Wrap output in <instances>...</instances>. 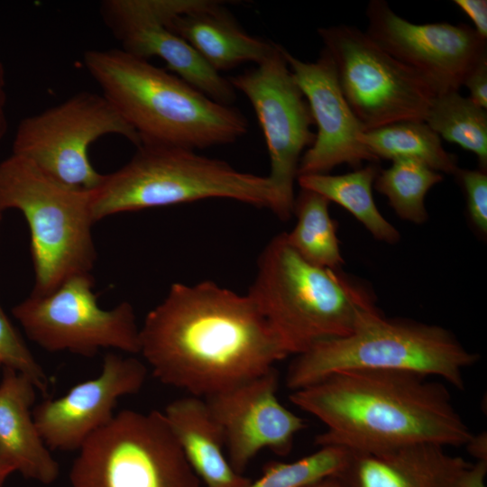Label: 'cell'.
<instances>
[{"instance_id":"1","label":"cell","mask_w":487,"mask_h":487,"mask_svg":"<svg viewBox=\"0 0 487 487\" xmlns=\"http://www.w3.org/2000/svg\"><path fill=\"white\" fill-rule=\"evenodd\" d=\"M140 352L161 383L205 398L289 355L252 299L211 280L175 282L140 327Z\"/></svg>"},{"instance_id":"2","label":"cell","mask_w":487,"mask_h":487,"mask_svg":"<svg viewBox=\"0 0 487 487\" xmlns=\"http://www.w3.org/2000/svg\"><path fill=\"white\" fill-rule=\"evenodd\" d=\"M322 421L318 446L379 452L416 444L462 446L472 437L444 383L405 372L341 371L289 395Z\"/></svg>"},{"instance_id":"3","label":"cell","mask_w":487,"mask_h":487,"mask_svg":"<svg viewBox=\"0 0 487 487\" xmlns=\"http://www.w3.org/2000/svg\"><path fill=\"white\" fill-rule=\"evenodd\" d=\"M83 63L140 145L196 151L232 143L247 132V120L237 108L120 48L86 51Z\"/></svg>"},{"instance_id":"4","label":"cell","mask_w":487,"mask_h":487,"mask_svg":"<svg viewBox=\"0 0 487 487\" xmlns=\"http://www.w3.org/2000/svg\"><path fill=\"white\" fill-rule=\"evenodd\" d=\"M247 295L289 355L346 336L382 315L366 284L341 269L308 262L289 244L285 233L275 235L261 253Z\"/></svg>"},{"instance_id":"5","label":"cell","mask_w":487,"mask_h":487,"mask_svg":"<svg viewBox=\"0 0 487 487\" xmlns=\"http://www.w3.org/2000/svg\"><path fill=\"white\" fill-rule=\"evenodd\" d=\"M136 148L128 162L105 174L92 189L95 222L119 213L210 198L276 211V193L268 176L240 171L226 161L185 148L154 144Z\"/></svg>"},{"instance_id":"6","label":"cell","mask_w":487,"mask_h":487,"mask_svg":"<svg viewBox=\"0 0 487 487\" xmlns=\"http://www.w3.org/2000/svg\"><path fill=\"white\" fill-rule=\"evenodd\" d=\"M478 361L449 330L404 318L375 317L352 334L321 341L296 355L286 373L292 391L341 371H391L436 376L458 390Z\"/></svg>"},{"instance_id":"7","label":"cell","mask_w":487,"mask_h":487,"mask_svg":"<svg viewBox=\"0 0 487 487\" xmlns=\"http://www.w3.org/2000/svg\"><path fill=\"white\" fill-rule=\"evenodd\" d=\"M91 198L92 190L62 184L22 156L0 161V211L19 210L30 230L31 294L47 295L74 275L91 273L97 257Z\"/></svg>"},{"instance_id":"8","label":"cell","mask_w":487,"mask_h":487,"mask_svg":"<svg viewBox=\"0 0 487 487\" xmlns=\"http://www.w3.org/2000/svg\"><path fill=\"white\" fill-rule=\"evenodd\" d=\"M71 487H200L162 412L123 409L78 450Z\"/></svg>"},{"instance_id":"9","label":"cell","mask_w":487,"mask_h":487,"mask_svg":"<svg viewBox=\"0 0 487 487\" xmlns=\"http://www.w3.org/2000/svg\"><path fill=\"white\" fill-rule=\"evenodd\" d=\"M317 33L363 132L425 121L436 94L420 75L354 25L321 27Z\"/></svg>"},{"instance_id":"10","label":"cell","mask_w":487,"mask_h":487,"mask_svg":"<svg viewBox=\"0 0 487 487\" xmlns=\"http://www.w3.org/2000/svg\"><path fill=\"white\" fill-rule=\"evenodd\" d=\"M118 134L136 147L140 139L100 93L79 91L16 127L12 153L33 163L53 179L69 187L95 189L102 181L88 158L97 139Z\"/></svg>"},{"instance_id":"11","label":"cell","mask_w":487,"mask_h":487,"mask_svg":"<svg viewBox=\"0 0 487 487\" xmlns=\"http://www.w3.org/2000/svg\"><path fill=\"white\" fill-rule=\"evenodd\" d=\"M91 273L74 275L47 295L31 294L12 313L30 340L48 352L91 357L101 349L140 352V327L133 307L98 305Z\"/></svg>"},{"instance_id":"12","label":"cell","mask_w":487,"mask_h":487,"mask_svg":"<svg viewBox=\"0 0 487 487\" xmlns=\"http://www.w3.org/2000/svg\"><path fill=\"white\" fill-rule=\"evenodd\" d=\"M276 43L271 55L256 68L228 78L251 103L262 128L270 157V179L277 198L274 215L282 221L292 216L294 183L300 159L315 140L308 104Z\"/></svg>"},{"instance_id":"13","label":"cell","mask_w":487,"mask_h":487,"mask_svg":"<svg viewBox=\"0 0 487 487\" xmlns=\"http://www.w3.org/2000/svg\"><path fill=\"white\" fill-rule=\"evenodd\" d=\"M365 13V32L420 75L436 95L459 91L473 69L487 58V40L466 23H414L384 0H371Z\"/></svg>"},{"instance_id":"14","label":"cell","mask_w":487,"mask_h":487,"mask_svg":"<svg viewBox=\"0 0 487 487\" xmlns=\"http://www.w3.org/2000/svg\"><path fill=\"white\" fill-rule=\"evenodd\" d=\"M192 0H105L100 16L124 51L147 60L158 57L169 70L225 106L236 99L228 78L213 69L181 37L167 26L173 14Z\"/></svg>"},{"instance_id":"15","label":"cell","mask_w":487,"mask_h":487,"mask_svg":"<svg viewBox=\"0 0 487 487\" xmlns=\"http://www.w3.org/2000/svg\"><path fill=\"white\" fill-rule=\"evenodd\" d=\"M279 372H267L223 391L203 398L224 435L227 459L244 474L263 449L280 456L292 450L306 421L277 398Z\"/></svg>"},{"instance_id":"16","label":"cell","mask_w":487,"mask_h":487,"mask_svg":"<svg viewBox=\"0 0 487 487\" xmlns=\"http://www.w3.org/2000/svg\"><path fill=\"white\" fill-rule=\"evenodd\" d=\"M147 372L137 358L108 353L98 376L78 383L59 398L37 404L32 417L47 447L78 451L113 418L120 398L141 391Z\"/></svg>"},{"instance_id":"17","label":"cell","mask_w":487,"mask_h":487,"mask_svg":"<svg viewBox=\"0 0 487 487\" xmlns=\"http://www.w3.org/2000/svg\"><path fill=\"white\" fill-rule=\"evenodd\" d=\"M283 53L317 128L314 142L300 159L298 176L328 174L341 164L359 168L363 161H378L358 140L363 128L341 91L326 51L313 62L298 59L285 48Z\"/></svg>"},{"instance_id":"18","label":"cell","mask_w":487,"mask_h":487,"mask_svg":"<svg viewBox=\"0 0 487 487\" xmlns=\"http://www.w3.org/2000/svg\"><path fill=\"white\" fill-rule=\"evenodd\" d=\"M465 459L436 444H416L379 452H352L337 474L347 487H454Z\"/></svg>"},{"instance_id":"19","label":"cell","mask_w":487,"mask_h":487,"mask_svg":"<svg viewBox=\"0 0 487 487\" xmlns=\"http://www.w3.org/2000/svg\"><path fill=\"white\" fill-rule=\"evenodd\" d=\"M167 26L218 73L247 62L259 65L276 47L244 31L221 1L193 0L189 7L170 16Z\"/></svg>"},{"instance_id":"20","label":"cell","mask_w":487,"mask_h":487,"mask_svg":"<svg viewBox=\"0 0 487 487\" xmlns=\"http://www.w3.org/2000/svg\"><path fill=\"white\" fill-rule=\"evenodd\" d=\"M36 391L27 377L4 367L0 381V458L24 478L50 485L58 479L60 466L32 417Z\"/></svg>"},{"instance_id":"21","label":"cell","mask_w":487,"mask_h":487,"mask_svg":"<svg viewBox=\"0 0 487 487\" xmlns=\"http://www.w3.org/2000/svg\"><path fill=\"white\" fill-rule=\"evenodd\" d=\"M162 413L204 487H246L251 482L231 466L222 430L203 398L177 399Z\"/></svg>"},{"instance_id":"22","label":"cell","mask_w":487,"mask_h":487,"mask_svg":"<svg viewBox=\"0 0 487 487\" xmlns=\"http://www.w3.org/2000/svg\"><path fill=\"white\" fill-rule=\"evenodd\" d=\"M379 171L376 162H372L342 175H300L297 181L300 188L315 191L345 208L377 240L396 244L400 234L381 214L372 197V186Z\"/></svg>"},{"instance_id":"23","label":"cell","mask_w":487,"mask_h":487,"mask_svg":"<svg viewBox=\"0 0 487 487\" xmlns=\"http://www.w3.org/2000/svg\"><path fill=\"white\" fill-rule=\"evenodd\" d=\"M358 140L378 161L412 159L447 174L458 169L455 155L445 150L441 138L424 121H403L364 131Z\"/></svg>"},{"instance_id":"24","label":"cell","mask_w":487,"mask_h":487,"mask_svg":"<svg viewBox=\"0 0 487 487\" xmlns=\"http://www.w3.org/2000/svg\"><path fill=\"white\" fill-rule=\"evenodd\" d=\"M330 201L306 188L295 197L294 228L285 233L289 244L306 261L317 266L341 269L344 259L336 235V224L329 215Z\"/></svg>"},{"instance_id":"25","label":"cell","mask_w":487,"mask_h":487,"mask_svg":"<svg viewBox=\"0 0 487 487\" xmlns=\"http://www.w3.org/2000/svg\"><path fill=\"white\" fill-rule=\"evenodd\" d=\"M440 138L458 144L477 157L487 170V110L459 91L436 95L424 121Z\"/></svg>"},{"instance_id":"26","label":"cell","mask_w":487,"mask_h":487,"mask_svg":"<svg viewBox=\"0 0 487 487\" xmlns=\"http://www.w3.org/2000/svg\"><path fill=\"white\" fill-rule=\"evenodd\" d=\"M443 179V175L412 159L392 161L391 167L380 170L374 188L383 194L395 213L402 219L420 225L428 215L425 198L428 190Z\"/></svg>"},{"instance_id":"27","label":"cell","mask_w":487,"mask_h":487,"mask_svg":"<svg viewBox=\"0 0 487 487\" xmlns=\"http://www.w3.org/2000/svg\"><path fill=\"white\" fill-rule=\"evenodd\" d=\"M351 451L336 446H322L312 454L292 462H269L262 475L246 487H305L339 474L347 464Z\"/></svg>"},{"instance_id":"28","label":"cell","mask_w":487,"mask_h":487,"mask_svg":"<svg viewBox=\"0 0 487 487\" xmlns=\"http://www.w3.org/2000/svg\"><path fill=\"white\" fill-rule=\"evenodd\" d=\"M0 363L27 377L43 395L50 379L0 305Z\"/></svg>"},{"instance_id":"29","label":"cell","mask_w":487,"mask_h":487,"mask_svg":"<svg viewBox=\"0 0 487 487\" xmlns=\"http://www.w3.org/2000/svg\"><path fill=\"white\" fill-rule=\"evenodd\" d=\"M466 197L467 210L473 226L482 234L487 233V171L457 169L455 174Z\"/></svg>"},{"instance_id":"30","label":"cell","mask_w":487,"mask_h":487,"mask_svg":"<svg viewBox=\"0 0 487 487\" xmlns=\"http://www.w3.org/2000/svg\"><path fill=\"white\" fill-rule=\"evenodd\" d=\"M470 92L469 98L487 110V58L482 60L468 74L464 85Z\"/></svg>"},{"instance_id":"31","label":"cell","mask_w":487,"mask_h":487,"mask_svg":"<svg viewBox=\"0 0 487 487\" xmlns=\"http://www.w3.org/2000/svg\"><path fill=\"white\" fill-rule=\"evenodd\" d=\"M473 23L474 30L487 40V1L486 0H454Z\"/></svg>"},{"instance_id":"32","label":"cell","mask_w":487,"mask_h":487,"mask_svg":"<svg viewBox=\"0 0 487 487\" xmlns=\"http://www.w3.org/2000/svg\"><path fill=\"white\" fill-rule=\"evenodd\" d=\"M487 461H476L464 469L455 480L454 487H486Z\"/></svg>"},{"instance_id":"33","label":"cell","mask_w":487,"mask_h":487,"mask_svg":"<svg viewBox=\"0 0 487 487\" xmlns=\"http://www.w3.org/2000/svg\"><path fill=\"white\" fill-rule=\"evenodd\" d=\"M468 453L477 461H487V433L485 431L472 437L464 445Z\"/></svg>"},{"instance_id":"34","label":"cell","mask_w":487,"mask_h":487,"mask_svg":"<svg viewBox=\"0 0 487 487\" xmlns=\"http://www.w3.org/2000/svg\"><path fill=\"white\" fill-rule=\"evenodd\" d=\"M6 99L5 74L4 66L0 60V142L6 135L8 128Z\"/></svg>"},{"instance_id":"35","label":"cell","mask_w":487,"mask_h":487,"mask_svg":"<svg viewBox=\"0 0 487 487\" xmlns=\"http://www.w3.org/2000/svg\"><path fill=\"white\" fill-rule=\"evenodd\" d=\"M305 487H347L338 475H333L314 482Z\"/></svg>"},{"instance_id":"36","label":"cell","mask_w":487,"mask_h":487,"mask_svg":"<svg viewBox=\"0 0 487 487\" xmlns=\"http://www.w3.org/2000/svg\"><path fill=\"white\" fill-rule=\"evenodd\" d=\"M14 473L11 466L0 458V487H3L11 473Z\"/></svg>"},{"instance_id":"37","label":"cell","mask_w":487,"mask_h":487,"mask_svg":"<svg viewBox=\"0 0 487 487\" xmlns=\"http://www.w3.org/2000/svg\"><path fill=\"white\" fill-rule=\"evenodd\" d=\"M2 213H3V212L0 211V222H1V220H2Z\"/></svg>"},{"instance_id":"38","label":"cell","mask_w":487,"mask_h":487,"mask_svg":"<svg viewBox=\"0 0 487 487\" xmlns=\"http://www.w3.org/2000/svg\"><path fill=\"white\" fill-rule=\"evenodd\" d=\"M1 367H2V364H1V363H0V368H1Z\"/></svg>"}]
</instances>
